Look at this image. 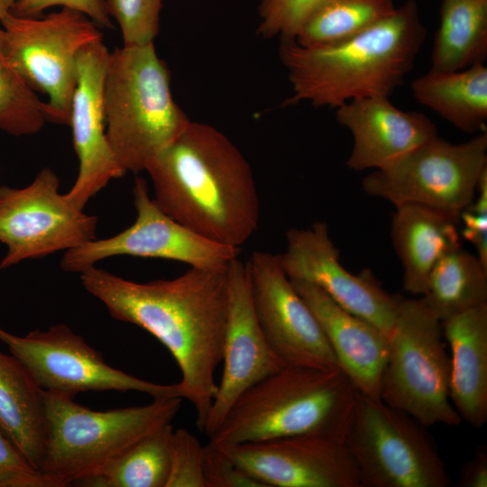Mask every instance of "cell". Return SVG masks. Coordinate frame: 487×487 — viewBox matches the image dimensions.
<instances>
[{
    "label": "cell",
    "mask_w": 487,
    "mask_h": 487,
    "mask_svg": "<svg viewBox=\"0 0 487 487\" xmlns=\"http://www.w3.org/2000/svg\"><path fill=\"white\" fill-rule=\"evenodd\" d=\"M79 277L112 317L146 330L169 350L180 370L182 398L194 406L203 430L223 357L227 270L191 267L174 279L136 282L96 265Z\"/></svg>",
    "instance_id": "6da1fadb"
},
{
    "label": "cell",
    "mask_w": 487,
    "mask_h": 487,
    "mask_svg": "<svg viewBox=\"0 0 487 487\" xmlns=\"http://www.w3.org/2000/svg\"><path fill=\"white\" fill-rule=\"evenodd\" d=\"M145 171L156 205L198 234L240 248L257 230L260 200L251 165L216 127L190 120Z\"/></svg>",
    "instance_id": "7a4b0ae2"
},
{
    "label": "cell",
    "mask_w": 487,
    "mask_h": 487,
    "mask_svg": "<svg viewBox=\"0 0 487 487\" xmlns=\"http://www.w3.org/2000/svg\"><path fill=\"white\" fill-rule=\"evenodd\" d=\"M426 37L418 3L407 0L372 27L333 45L282 41L280 58L291 86L286 105L337 108L354 99L390 96L411 71Z\"/></svg>",
    "instance_id": "3957f363"
},
{
    "label": "cell",
    "mask_w": 487,
    "mask_h": 487,
    "mask_svg": "<svg viewBox=\"0 0 487 487\" xmlns=\"http://www.w3.org/2000/svg\"><path fill=\"white\" fill-rule=\"evenodd\" d=\"M358 395L340 368L285 365L239 397L209 443L225 447L299 436L344 442Z\"/></svg>",
    "instance_id": "277c9868"
},
{
    "label": "cell",
    "mask_w": 487,
    "mask_h": 487,
    "mask_svg": "<svg viewBox=\"0 0 487 487\" xmlns=\"http://www.w3.org/2000/svg\"><path fill=\"white\" fill-rule=\"evenodd\" d=\"M103 109L108 142L125 173L145 170L190 122L173 98L170 71L154 42L110 52Z\"/></svg>",
    "instance_id": "5b68a950"
},
{
    "label": "cell",
    "mask_w": 487,
    "mask_h": 487,
    "mask_svg": "<svg viewBox=\"0 0 487 487\" xmlns=\"http://www.w3.org/2000/svg\"><path fill=\"white\" fill-rule=\"evenodd\" d=\"M73 399L44 391L48 437L41 472L60 487L97 475L134 443L171 424L182 400L161 398L142 406L93 410Z\"/></svg>",
    "instance_id": "8992f818"
},
{
    "label": "cell",
    "mask_w": 487,
    "mask_h": 487,
    "mask_svg": "<svg viewBox=\"0 0 487 487\" xmlns=\"http://www.w3.org/2000/svg\"><path fill=\"white\" fill-rule=\"evenodd\" d=\"M388 342L380 399L427 427L458 426L462 418L450 400L442 322L420 298L401 299Z\"/></svg>",
    "instance_id": "52a82bcc"
},
{
    "label": "cell",
    "mask_w": 487,
    "mask_h": 487,
    "mask_svg": "<svg viewBox=\"0 0 487 487\" xmlns=\"http://www.w3.org/2000/svg\"><path fill=\"white\" fill-rule=\"evenodd\" d=\"M360 487H448L451 478L427 427L359 392L344 439Z\"/></svg>",
    "instance_id": "ba28073f"
},
{
    "label": "cell",
    "mask_w": 487,
    "mask_h": 487,
    "mask_svg": "<svg viewBox=\"0 0 487 487\" xmlns=\"http://www.w3.org/2000/svg\"><path fill=\"white\" fill-rule=\"evenodd\" d=\"M487 170L486 130L452 143L437 135L391 163L372 170L362 180L363 191L395 207L424 206L459 219L475 198Z\"/></svg>",
    "instance_id": "9c48e42d"
},
{
    "label": "cell",
    "mask_w": 487,
    "mask_h": 487,
    "mask_svg": "<svg viewBox=\"0 0 487 487\" xmlns=\"http://www.w3.org/2000/svg\"><path fill=\"white\" fill-rule=\"evenodd\" d=\"M0 23L8 61L33 91L47 96L50 122L69 125L78 58L85 47L103 41L99 27L67 7L37 17L9 14Z\"/></svg>",
    "instance_id": "30bf717a"
},
{
    "label": "cell",
    "mask_w": 487,
    "mask_h": 487,
    "mask_svg": "<svg viewBox=\"0 0 487 487\" xmlns=\"http://www.w3.org/2000/svg\"><path fill=\"white\" fill-rule=\"evenodd\" d=\"M59 188L60 179L49 167L24 188L0 186V243L6 246L0 271L96 238L97 217L75 206Z\"/></svg>",
    "instance_id": "8fae6325"
},
{
    "label": "cell",
    "mask_w": 487,
    "mask_h": 487,
    "mask_svg": "<svg viewBox=\"0 0 487 487\" xmlns=\"http://www.w3.org/2000/svg\"><path fill=\"white\" fill-rule=\"evenodd\" d=\"M0 341L46 391L72 398L79 392L105 391H139L153 399L182 398L178 383H154L108 365L101 353L62 323L24 336L0 327Z\"/></svg>",
    "instance_id": "7c38bea8"
},
{
    "label": "cell",
    "mask_w": 487,
    "mask_h": 487,
    "mask_svg": "<svg viewBox=\"0 0 487 487\" xmlns=\"http://www.w3.org/2000/svg\"><path fill=\"white\" fill-rule=\"evenodd\" d=\"M134 223L113 236L95 238L64 253L60 268L80 274L107 258L130 255L181 262L193 268L225 271L241 248L209 240L166 215L142 178L133 188Z\"/></svg>",
    "instance_id": "4fadbf2b"
},
{
    "label": "cell",
    "mask_w": 487,
    "mask_h": 487,
    "mask_svg": "<svg viewBox=\"0 0 487 487\" xmlns=\"http://www.w3.org/2000/svg\"><path fill=\"white\" fill-rule=\"evenodd\" d=\"M279 257L289 279L318 287L338 305L389 336L402 298L388 293L369 270L358 274L347 271L326 223L289 229L285 251Z\"/></svg>",
    "instance_id": "5bb4252c"
},
{
    "label": "cell",
    "mask_w": 487,
    "mask_h": 487,
    "mask_svg": "<svg viewBox=\"0 0 487 487\" xmlns=\"http://www.w3.org/2000/svg\"><path fill=\"white\" fill-rule=\"evenodd\" d=\"M247 265L258 321L279 358L286 365L340 368L316 317L285 273L279 254L253 252Z\"/></svg>",
    "instance_id": "9a60e30c"
},
{
    "label": "cell",
    "mask_w": 487,
    "mask_h": 487,
    "mask_svg": "<svg viewBox=\"0 0 487 487\" xmlns=\"http://www.w3.org/2000/svg\"><path fill=\"white\" fill-rule=\"evenodd\" d=\"M227 279L224 371L203 427L208 437L243 393L286 365L272 350L258 321L247 262L234 259L227 269Z\"/></svg>",
    "instance_id": "2e32d148"
},
{
    "label": "cell",
    "mask_w": 487,
    "mask_h": 487,
    "mask_svg": "<svg viewBox=\"0 0 487 487\" xmlns=\"http://www.w3.org/2000/svg\"><path fill=\"white\" fill-rule=\"evenodd\" d=\"M219 448L265 487H360L342 441L299 436Z\"/></svg>",
    "instance_id": "e0dca14e"
},
{
    "label": "cell",
    "mask_w": 487,
    "mask_h": 487,
    "mask_svg": "<svg viewBox=\"0 0 487 487\" xmlns=\"http://www.w3.org/2000/svg\"><path fill=\"white\" fill-rule=\"evenodd\" d=\"M109 54L102 41L85 47L78 58L69 125L79 167L76 181L65 196L81 209L112 179L126 174L106 131L103 87Z\"/></svg>",
    "instance_id": "ac0fdd59"
},
{
    "label": "cell",
    "mask_w": 487,
    "mask_h": 487,
    "mask_svg": "<svg viewBox=\"0 0 487 487\" xmlns=\"http://www.w3.org/2000/svg\"><path fill=\"white\" fill-rule=\"evenodd\" d=\"M335 118L353 136L346 166L356 171L382 168L437 135L427 115L401 110L385 96L351 100Z\"/></svg>",
    "instance_id": "d6986e66"
},
{
    "label": "cell",
    "mask_w": 487,
    "mask_h": 487,
    "mask_svg": "<svg viewBox=\"0 0 487 487\" xmlns=\"http://www.w3.org/2000/svg\"><path fill=\"white\" fill-rule=\"evenodd\" d=\"M291 283L316 317L339 367L363 395L380 399L389 342L379 328L349 312L318 287L299 280Z\"/></svg>",
    "instance_id": "ffe728a7"
},
{
    "label": "cell",
    "mask_w": 487,
    "mask_h": 487,
    "mask_svg": "<svg viewBox=\"0 0 487 487\" xmlns=\"http://www.w3.org/2000/svg\"><path fill=\"white\" fill-rule=\"evenodd\" d=\"M451 352L450 400L461 417L479 428L487 420V304L442 321Z\"/></svg>",
    "instance_id": "44dd1931"
},
{
    "label": "cell",
    "mask_w": 487,
    "mask_h": 487,
    "mask_svg": "<svg viewBox=\"0 0 487 487\" xmlns=\"http://www.w3.org/2000/svg\"><path fill=\"white\" fill-rule=\"evenodd\" d=\"M395 207L391 236L403 269V289L412 295L422 296L439 259L461 247L459 219L416 204Z\"/></svg>",
    "instance_id": "7402d4cb"
},
{
    "label": "cell",
    "mask_w": 487,
    "mask_h": 487,
    "mask_svg": "<svg viewBox=\"0 0 487 487\" xmlns=\"http://www.w3.org/2000/svg\"><path fill=\"white\" fill-rule=\"evenodd\" d=\"M0 430L41 471L48 437L44 391L16 357L1 351Z\"/></svg>",
    "instance_id": "603a6c76"
},
{
    "label": "cell",
    "mask_w": 487,
    "mask_h": 487,
    "mask_svg": "<svg viewBox=\"0 0 487 487\" xmlns=\"http://www.w3.org/2000/svg\"><path fill=\"white\" fill-rule=\"evenodd\" d=\"M414 98L465 133L485 130L487 67L477 64L455 71H433L410 85Z\"/></svg>",
    "instance_id": "cb8c5ba5"
},
{
    "label": "cell",
    "mask_w": 487,
    "mask_h": 487,
    "mask_svg": "<svg viewBox=\"0 0 487 487\" xmlns=\"http://www.w3.org/2000/svg\"><path fill=\"white\" fill-rule=\"evenodd\" d=\"M487 57V0H441L430 70L455 71Z\"/></svg>",
    "instance_id": "d4e9b609"
},
{
    "label": "cell",
    "mask_w": 487,
    "mask_h": 487,
    "mask_svg": "<svg viewBox=\"0 0 487 487\" xmlns=\"http://www.w3.org/2000/svg\"><path fill=\"white\" fill-rule=\"evenodd\" d=\"M420 299L441 322L487 304V266L462 246L455 249L436 262Z\"/></svg>",
    "instance_id": "484cf974"
},
{
    "label": "cell",
    "mask_w": 487,
    "mask_h": 487,
    "mask_svg": "<svg viewBox=\"0 0 487 487\" xmlns=\"http://www.w3.org/2000/svg\"><path fill=\"white\" fill-rule=\"evenodd\" d=\"M395 8L393 0H319L294 41L303 47L333 45L363 32Z\"/></svg>",
    "instance_id": "4316f807"
},
{
    "label": "cell",
    "mask_w": 487,
    "mask_h": 487,
    "mask_svg": "<svg viewBox=\"0 0 487 487\" xmlns=\"http://www.w3.org/2000/svg\"><path fill=\"white\" fill-rule=\"evenodd\" d=\"M172 434L171 424L160 427L127 448L97 475L75 485L166 487Z\"/></svg>",
    "instance_id": "83f0119b"
},
{
    "label": "cell",
    "mask_w": 487,
    "mask_h": 487,
    "mask_svg": "<svg viewBox=\"0 0 487 487\" xmlns=\"http://www.w3.org/2000/svg\"><path fill=\"white\" fill-rule=\"evenodd\" d=\"M0 27V130L14 136L32 135L50 122V110L8 61Z\"/></svg>",
    "instance_id": "f1b7e54d"
},
{
    "label": "cell",
    "mask_w": 487,
    "mask_h": 487,
    "mask_svg": "<svg viewBox=\"0 0 487 487\" xmlns=\"http://www.w3.org/2000/svg\"><path fill=\"white\" fill-rule=\"evenodd\" d=\"M110 17L117 23L124 45L153 42L160 30L162 0H106Z\"/></svg>",
    "instance_id": "f546056e"
},
{
    "label": "cell",
    "mask_w": 487,
    "mask_h": 487,
    "mask_svg": "<svg viewBox=\"0 0 487 487\" xmlns=\"http://www.w3.org/2000/svg\"><path fill=\"white\" fill-rule=\"evenodd\" d=\"M205 446L189 431H173L170 450V471L166 487H206Z\"/></svg>",
    "instance_id": "4dcf8cb0"
},
{
    "label": "cell",
    "mask_w": 487,
    "mask_h": 487,
    "mask_svg": "<svg viewBox=\"0 0 487 487\" xmlns=\"http://www.w3.org/2000/svg\"><path fill=\"white\" fill-rule=\"evenodd\" d=\"M319 0H260L258 34L294 41L307 14Z\"/></svg>",
    "instance_id": "1f68e13d"
},
{
    "label": "cell",
    "mask_w": 487,
    "mask_h": 487,
    "mask_svg": "<svg viewBox=\"0 0 487 487\" xmlns=\"http://www.w3.org/2000/svg\"><path fill=\"white\" fill-rule=\"evenodd\" d=\"M0 487H60L32 467L0 430Z\"/></svg>",
    "instance_id": "d6a6232c"
},
{
    "label": "cell",
    "mask_w": 487,
    "mask_h": 487,
    "mask_svg": "<svg viewBox=\"0 0 487 487\" xmlns=\"http://www.w3.org/2000/svg\"><path fill=\"white\" fill-rule=\"evenodd\" d=\"M204 480L206 487H265L209 442L205 446Z\"/></svg>",
    "instance_id": "836d02e7"
},
{
    "label": "cell",
    "mask_w": 487,
    "mask_h": 487,
    "mask_svg": "<svg viewBox=\"0 0 487 487\" xmlns=\"http://www.w3.org/2000/svg\"><path fill=\"white\" fill-rule=\"evenodd\" d=\"M477 197L459 215L463 222L461 234L477 251V256L487 266V170L477 187Z\"/></svg>",
    "instance_id": "e575fe53"
},
{
    "label": "cell",
    "mask_w": 487,
    "mask_h": 487,
    "mask_svg": "<svg viewBox=\"0 0 487 487\" xmlns=\"http://www.w3.org/2000/svg\"><path fill=\"white\" fill-rule=\"evenodd\" d=\"M52 6L77 10L90 18L98 27L113 28L106 0H15L11 14L21 17H37Z\"/></svg>",
    "instance_id": "d590c367"
},
{
    "label": "cell",
    "mask_w": 487,
    "mask_h": 487,
    "mask_svg": "<svg viewBox=\"0 0 487 487\" xmlns=\"http://www.w3.org/2000/svg\"><path fill=\"white\" fill-rule=\"evenodd\" d=\"M459 487H487V448L480 446L462 469Z\"/></svg>",
    "instance_id": "8d00e7d4"
},
{
    "label": "cell",
    "mask_w": 487,
    "mask_h": 487,
    "mask_svg": "<svg viewBox=\"0 0 487 487\" xmlns=\"http://www.w3.org/2000/svg\"><path fill=\"white\" fill-rule=\"evenodd\" d=\"M15 0H0V23L12 13Z\"/></svg>",
    "instance_id": "74e56055"
},
{
    "label": "cell",
    "mask_w": 487,
    "mask_h": 487,
    "mask_svg": "<svg viewBox=\"0 0 487 487\" xmlns=\"http://www.w3.org/2000/svg\"><path fill=\"white\" fill-rule=\"evenodd\" d=\"M0 172H1V169H0Z\"/></svg>",
    "instance_id": "f35d334b"
}]
</instances>
